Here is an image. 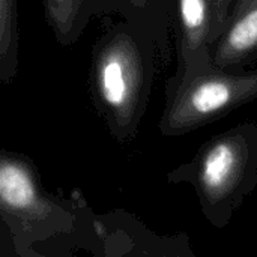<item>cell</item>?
Wrapping results in <instances>:
<instances>
[{
	"instance_id": "7a4b0ae2",
	"label": "cell",
	"mask_w": 257,
	"mask_h": 257,
	"mask_svg": "<svg viewBox=\"0 0 257 257\" xmlns=\"http://www.w3.org/2000/svg\"><path fill=\"white\" fill-rule=\"evenodd\" d=\"M157 54V47L128 23L113 27L96 48V101L113 136L120 142L136 137L148 110Z\"/></svg>"
},
{
	"instance_id": "6da1fadb",
	"label": "cell",
	"mask_w": 257,
	"mask_h": 257,
	"mask_svg": "<svg viewBox=\"0 0 257 257\" xmlns=\"http://www.w3.org/2000/svg\"><path fill=\"white\" fill-rule=\"evenodd\" d=\"M167 184H188L205 220L227 227L257 187V123L242 122L206 140L167 173Z\"/></svg>"
},
{
	"instance_id": "5b68a950",
	"label": "cell",
	"mask_w": 257,
	"mask_h": 257,
	"mask_svg": "<svg viewBox=\"0 0 257 257\" xmlns=\"http://www.w3.org/2000/svg\"><path fill=\"white\" fill-rule=\"evenodd\" d=\"M212 62L223 69H245L257 59V0L232 14L227 27L211 50Z\"/></svg>"
},
{
	"instance_id": "9c48e42d",
	"label": "cell",
	"mask_w": 257,
	"mask_h": 257,
	"mask_svg": "<svg viewBox=\"0 0 257 257\" xmlns=\"http://www.w3.org/2000/svg\"><path fill=\"white\" fill-rule=\"evenodd\" d=\"M89 0H45L47 15L57 36L69 39Z\"/></svg>"
},
{
	"instance_id": "277c9868",
	"label": "cell",
	"mask_w": 257,
	"mask_h": 257,
	"mask_svg": "<svg viewBox=\"0 0 257 257\" xmlns=\"http://www.w3.org/2000/svg\"><path fill=\"white\" fill-rule=\"evenodd\" d=\"M235 0H172L176 68L181 74L194 62L212 57L211 50L232 17Z\"/></svg>"
},
{
	"instance_id": "8992f818",
	"label": "cell",
	"mask_w": 257,
	"mask_h": 257,
	"mask_svg": "<svg viewBox=\"0 0 257 257\" xmlns=\"http://www.w3.org/2000/svg\"><path fill=\"white\" fill-rule=\"evenodd\" d=\"M110 5L125 17L128 24L148 38L161 56L169 54L172 0H110Z\"/></svg>"
},
{
	"instance_id": "52a82bcc",
	"label": "cell",
	"mask_w": 257,
	"mask_h": 257,
	"mask_svg": "<svg viewBox=\"0 0 257 257\" xmlns=\"http://www.w3.org/2000/svg\"><path fill=\"white\" fill-rule=\"evenodd\" d=\"M0 205L27 218L45 212L33 175L18 161L0 160Z\"/></svg>"
},
{
	"instance_id": "30bf717a",
	"label": "cell",
	"mask_w": 257,
	"mask_h": 257,
	"mask_svg": "<svg viewBox=\"0 0 257 257\" xmlns=\"http://www.w3.org/2000/svg\"><path fill=\"white\" fill-rule=\"evenodd\" d=\"M248 2H251V0H235V5H233V11H232V14H235V12H238L239 9H242Z\"/></svg>"
},
{
	"instance_id": "ba28073f",
	"label": "cell",
	"mask_w": 257,
	"mask_h": 257,
	"mask_svg": "<svg viewBox=\"0 0 257 257\" xmlns=\"http://www.w3.org/2000/svg\"><path fill=\"white\" fill-rule=\"evenodd\" d=\"M17 18L15 0H0V75H9L15 65Z\"/></svg>"
},
{
	"instance_id": "3957f363",
	"label": "cell",
	"mask_w": 257,
	"mask_h": 257,
	"mask_svg": "<svg viewBox=\"0 0 257 257\" xmlns=\"http://www.w3.org/2000/svg\"><path fill=\"white\" fill-rule=\"evenodd\" d=\"M254 99L257 71L223 69L214 65L212 57H208L170 77L158 128L164 137H179Z\"/></svg>"
}]
</instances>
